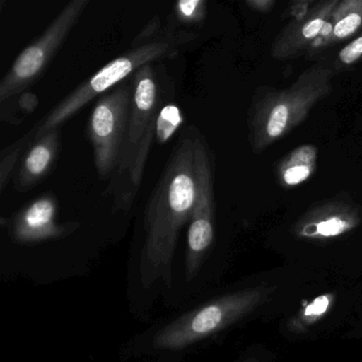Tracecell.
I'll list each match as a JSON object with an SVG mask.
<instances>
[{
	"mask_svg": "<svg viewBox=\"0 0 362 362\" xmlns=\"http://www.w3.org/2000/svg\"><path fill=\"white\" fill-rule=\"evenodd\" d=\"M194 135L177 141L146 209V238L141 256V283L170 287L171 266L182 228L192 219L196 201Z\"/></svg>",
	"mask_w": 362,
	"mask_h": 362,
	"instance_id": "6da1fadb",
	"label": "cell"
},
{
	"mask_svg": "<svg viewBox=\"0 0 362 362\" xmlns=\"http://www.w3.org/2000/svg\"><path fill=\"white\" fill-rule=\"evenodd\" d=\"M152 64L132 76L133 98L126 143L110 190L119 209H129L143 181L156 130L160 93Z\"/></svg>",
	"mask_w": 362,
	"mask_h": 362,
	"instance_id": "7a4b0ae2",
	"label": "cell"
},
{
	"mask_svg": "<svg viewBox=\"0 0 362 362\" xmlns=\"http://www.w3.org/2000/svg\"><path fill=\"white\" fill-rule=\"evenodd\" d=\"M194 40V33L166 29L158 39L131 47L128 52L107 63L60 101L33 130L35 141L46 133L60 128L93 98L109 92L116 84L122 83L126 78L134 75L141 67L175 56L182 45Z\"/></svg>",
	"mask_w": 362,
	"mask_h": 362,
	"instance_id": "3957f363",
	"label": "cell"
},
{
	"mask_svg": "<svg viewBox=\"0 0 362 362\" xmlns=\"http://www.w3.org/2000/svg\"><path fill=\"white\" fill-rule=\"evenodd\" d=\"M332 78L328 67L317 65L305 71L289 88L262 94L250 118L254 149L262 151L302 124L313 105L332 92Z\"/></svg>",
	"mask_w": 362,
	"mask_h": 362,
	"instance_id": "277c9868",
	"label": "cell"
},
{
	"mask_svg": "<svg viewBox=\"0 0 362 362\" xmlns=\"http://www.w3.org/2000/svg\"><path fill=\"white\" fill-rule=\"evenodd\" d=\"M274 288L255 287L220 296L184 313L156 334L153 345L160 349H181L232 325L257 308Z\"/></svg>",
	"mask_w": 362,
	"mask_h": 362,
	"instance_id": "5b68a950",
	"label": "cell"
},
{
	"mask_svg": "<svg viewBox=\"0 0 362 362\" xmlns=\"http://www.w3.org/2000/svg\"><path fill=\"white\" fill-rule=\"evenodd\" d=\"M132 98V82H122L101 95L90 112L88 135L100 180L112 179L117 171L126 143Z\"/></svg>",
	"mask_w": 362,
	"mask_h": 362,
	"instance_id": "8992f818",
	"label": "cell"
},
{
	"mask_svg": "<svg viewBox=\"0 0 362 362\" xmlns=\"http://www.w3.org/2000/svg\"><path fill=\"white\" fill-rule=\"evenodd\" d=\"M88 5V0H73L67 4L46 30L18 54L0 82L1 105L18 98L41 77Z\"/></svg>",
	"mask_w": 362,
	"mask_h": 362,
	"instance_id": "52a82bcc",
	"label": "cell"
},
{
	"mask_svg": "<svg viewBox=\"0 0 362 362\" xmlns=\"http://www.w3.org/2000/svg\"><path fill=\"white\" fill-rule=\"evenodd\" d=\"M194 165L196 201L188 228L185 255L186 281L188 283L198 275L215 237L214 171L209 149L199 135H194Z\"/></svg>",
	"mask_w": 362,
	"mask_h": 362,
	"instance_id": "ba28073f",
	"label": "cell"
},
{
	"mask_svg": "<svg viewBox=\"0 0 362 362\" xmlns=\"http://www.w3.org/2000/svg\"><path fill=\"white\" fill-rule=\"evenodd\" d=\"M58 201L54 194H42L18 211L12 221L11 235L18 243H37L63 238L79 228L77 222L57 223Z\"/></svg>",
	"mask_w": 362,
	"mask_h": 362,
	"instance_id": "9c48e42d",
	"label": "cell"
},
{
	"mask_svg": "<svg viewBox=\"0 0 362 362\" xmlns=\"http://www.w3.org/2000/svg\"><path fill=\"white\" fill-rule=\"evenodd\" d=\"M361 221L359 209L344 202L332 201L303 216L294 226V233L303 239L326 240L351 232Z\"/></svg>",
	"mask_w": 362,
	"mask_h": 362,
	"instance_id": "30bf717a",
	"label": "cell"
},
{
	"mask_svg": "<svg viewBox=\"0 0 362 362\" xmlns=\"http://www.w3.org/2000/svg\"><path fill=\"white\" fill-rule=\"evenodd\" d=\"M338 4V0L321 1L310 8L306 16L294 18L275 40L272 56L276 59L291 58L300 54L307 46H311L319 37Z\"/></svg>",
	"mask_w": 362,
	"mask_h": 362,
	"instance_id": "8fae6325",
	"label": "cell"
},
{
	"mask_svg": "<svg viewBox=\"0 0 362 362\" xmlns=\"http://www.w3.org/2000/svg\"><path fill=\"white\" fill-rule=\"evenodd\" d=\"M60 128L46 133L25 154L16 179V189L26 192L43 181L54 168L60 149Z\"/></svg>",
	"mask_w": 362,
	"mask_h": 362,
	"instance_id": "7c38bea8",
	"label": "cell"
},
{
	"mask_svg": "<svg viewBox=\"0 0 362 362\" xmlns=\"http://www.w3.org/2000/svg\"><path fill=\"white\" fill-rule=\"evenodd\" d=\"M362 26V0L339 1L319 37L311 44L315 49L353 35Z\"/></svg>",
	"mask_w": 362,
	"mask_h": 362,
	"instance_id": "4fadbf2b",
	"label": "cell"
},
{
	"mask_svg": "<svg viewBox=\"0 0 362 362\" xmlns=\"http://www.w3.org/2000/svg\"><path fill=\"white\" fill-rule=\"evenodd\" d=\"M315 146H300L291 152L277 168L281 184L288 187L300 185L311 177L317 163Z\"/></svg>",
	"mask_w": 362,
	"mask_h": 362,
	"instance_id": "5bb4252c",
	"label": "cell"
},
{
	"mask_svg": "<svg viewBox=\"0 0 362 362\" xmlns=\"http://www.w3.org/2000/svg\"><path fill=\"white\" fill-rule=\"evenodd\" d=\"M334 294L325 293L317 296L305 305L293 319L290 320L289 328L294 334L306 332L310 326L315 325L323 319L334 304Z\"/></svg>",
	"mask_w": 362,
	"mask_h": 362,
	"instance_id": "9a60e30c",
	"label": "cell"
},
{
	"mask_svg": "<svg viewBox=\"0 0 362 362\" xmlns=\"http://www.w3.org/2000/svg\"><path fill=\"white\" fill-rule=\"evenodd\" d=\"M206 13L205 0H181L173 8V20L179 26H197L204 22Z\"/></svg>",
	"mask_w": 362,
	"mask_h": 362,
	"instance_id": "2e32d148",
	"label": "cell"
},
{
	"mask_svg": "<svg viewBox=\"0 0 362 362\" xmlns=\"http://www.w3.org/2000/svg\"><path fill=\"white\" fill-rule=\"evenodd\" d=\"M27 139L28 137H24L16 145L8 147L7 149L1 152V160H0V192H1L5 190L14 169L18 166V156H20L23 148L26 146L25 141H27Z\"/></svg>",
	"mask_w": 362,
	"mask_h": 362,
	"instance_id": "e0dca14e",
	"label": "cell"
},
{
	"mask_svg": "<svg viewBox=\"0 0 362 362\" xmlns=\"http://www.w3.org/2000/svg\"><path fill=\"white\" fill-rule=\"evenodd\" d=\"M181 120L180 111L175 107H164V110L158 113L156 130H158L160 143L166 141L170 136L171 133L177 129Z\"/></svg>",
	"mask_w": 362,
	"mask_h": 362,
	"instance_id": "ac0fdd59",
	"label": "cell"
},
{
	"mask_svg": "<svg viewBox=\"0 0 362 362\" xmlns=\"http://www.w3.org/2000/svg\"><path fill=\"white\" fill-rule=\"evenodd\" d=\"M163 33H164V31L160 30V18H153V20L150 21L149 24L146 26V28H144L139 33V35L133 40L131 47L143 45V44L154 41V40L158 39Z\"/></svg>",
	"mask_w": 362,
	"mask_h": 362,
	"instance_id": "d6986e66",
	"label": "cell"
},
{
	"mask_svg": "<svg viewBox=\"0 0 362 362\" xmlns=\"http://www.w3.org/2000/svg\"><path fill=\"white\" fill-rule=\"evenodd\" d=\"M340 61L344 64H353L356 61L362 58V35L354 40L351 43L347 44L340 54H339Z\"/></svg>",
	"mask_w": 362,
	"mask_h": 362,
	"instance_id": "ffe728a7",
	"label": "cell"
},
{
	"mask_svg": "<svg viewBox=\"0 0 362 362\" xmlns=\"http://www.w3.org/2000/svg\"><path fill=\"white\" fill-rule=\"evenodd\" d=\"M18 105L20 107L21 112L24 114L33 113L37 105H39V99L37 95L33 93L25 92L18 97Z\"/></svg>",
	"mask_w": 362,
	"mask_h": 362,
	"instance_id": "44dd1931",
	"label": "cell"
},
{
	"mask_svg": "<svg viewBox=\"0 0 362 362\" xmlns=\"http://www.w3.org/2000/svg\"><path fill=\"white\" fill-rule=\"evenodd\" d=\"M247 5L249 6L251 9L256 10V11L267 13V12L272 10L275 3L272 1V0H251V1H247Z\"/></svg>",
	"mask_w": 362,
	"mask_h": 362,
	"instance_id": "7402d4cb",
	"label": "cell"
},
{
	"mask_svg": "<svg viewBox=\"0 0 362 362\" xmlns=\"http://www.w3.org/2000/svg\"><path fill=\"white\" fill-rule=\"evenodd\" d=\"M245 362H253V361H245Z\"/></svg>",
	"mask_w": 362,
	"mask_h": 362,
	"instance_id": "603a6c76",
	"label": "cell"
}]
</instances>
